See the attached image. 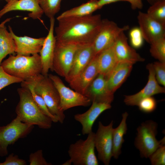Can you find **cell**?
<instances>
[{
	"label": "cell",
	"instance_id": "obj_1",
	"mask_svg": "<svg viewBox=\"0 0 165 165\" xmlns=\"http://www.w3.org/2000/svg\"><path fill=\"white\" fill-rule=\"evenodd\" d=\"M55 29L57 41L79 46L92 44L101 28L100 14L57 20Z\"/></svg>",
	"mask_w": 165,
	"mask_h": 165
},
{
	"label": "cell",
	"instance_id": "obj_2",
	"mask_svg": "<svg viewBox=\"0 0 165 165\" xmlns=\"http://www.w3.org/2000/svg\"><path fill=\"white\" fill-rule=\"evenodd\" d=\"M17 91L20 100L15 108L16 116L24 123L36 125L43 129L50 128L52 120L41 111L29 89L21 86L18 88Z\"/></svg>",
	"mask_w": 165,
	"mask_h": 165
},
{
	"label": "cell",
	"instance_id": "obj_3",
	"mask_svg": "<svg viewBox=\"0 0 165 165\" xmlns=\"http://www.w3.org/2000/svg\"><path fill=\"white\" fill-rule=\"evenodd\" d=\"M0 65L7 74L23 81L42 74V71L40 57L38 54L29 56L10 54Z\"/></svg>",
	"mask_w": 165,
	"mask_h": 165
},
{
	"label": "cell",
	"instance_id": "obj_4",
	"mask_svg": "<svg viewBox=\"0 0 165 165\" xmlns=\"http://www.w3.org/2000/svg\"><path fill=\"white\" fill-rule=\"evenodd\" d=\"M32 83L35 92L45 101L51 113L63 123L65 118L64 112L59 109L60 98L55 86L48 75L42 74L25 80Z\"/></svg>",
	"mask_w": 165,
	"mask_h": 165
},
{
	"label": "cell",
	"instance_id": "obj_5",
	"mask_svg": "<svg viewBox=\"0 0 165 165\" xmlns=\"http://www.w3.org/2000/svg\"><path fill=\"white\" fill-rule=\"evenodd\" d=\"M157 128V123L151 120L142 123L137 128L134 145L142 157L148 158L158 148L165 145L164 137L159 141L156 138Z\"/></svg>",
	"mask_w": 165,
	"mask_h": 165
},
{
	"label": "cell",
	"instance_id": "obj_6",
	"mask_svg": "<svg viewBox=\"0 0 165 165\" xmlns=\"http://www.w3.org/2000/svg\"><path fill=\"white\" fill-rule=\"evenodd\" d=\"M95 133L89 134L85 140L79 139L71 144L68 153L69 159L74 165H98L99 163L95 152Z\"/></svg>",
	"mask_w": 165,
	"mask_h": 165
},
{
	"label": "cell",
	"instance_id": "obj_7",
	"mask_svg": "<svg viewBox=\"0 0 165 165\" xmlns=\"http://www.w3.org/2000/svg\"><path fill=\"white\" fill-rule=\"evenodd\" d=\"M34 127L22 122L17 116L7 125L0 127V156H7L8 146L26 137Z\"/></svg>",
	"mask_w": 165,
	"mask_h": 165
},
{
	"label": "cell",
	"instance_id": "obj_8",
	"mask_svg": "<svg viewBox=\"0 0 165 165\" xmlns=\"http://www.w3.org/2000/svg\"><path fill=\"white\" fill-rule=\"evenodd\" d=\"M58 93L60 98L59 109L63 112L77 106L87 107L91 101L85 95L66 86L58 76L48 74Z\"/></svg>",
	"mask_w": 165,
	"mask_h": 165
},
{
	"label": "cell",
	"instance_id": "obj_9",
	"mask_svg": "<svg viewBox=\"0 0 165 165\" xmlns=\"http://www.w3.org/2000/svg\"><path fill=\"white\" fill-rule=\"evenodd\" d=\"M80 46L56 40L52 71L65 78L69 72L75 53Z\"/></svg>",
	"mask_w": 165,
	"mask_h": 165
},
{
	"label": "cell",
	"instance_id": "obj_10",
	"mask_svg": "<svg viewBox=\"0 0 165 165\" xmlns=\"http://www.w3.org/2000/svg\"><path fill=\"white\" fill-rule=\"evenodd\" d=\"M129 28L128 25L119 27L112 21L102 20L101 28L92 43L94 56L112 46L119 34Z\"/></svg>",
	"mask_w": 165,
	"mask_h": 165
},
{
	"label": "cell",
	"instance_id": "obj_11",
	"mask_svg": "<svg viewBox=\"0 0 165 165\" xmlns=\"http://www.w3.org/2000/svg\"><path fill=\"white\" fill-rule=\"evenodd\" d=\"M113 123L112 120L108 125L105 126L99 121L94 134V145L97 152L98 159L105 165H109L112 157Z\"/></svg>",
	"mask_w": 165,
	"mask_h": 165
},
{
	"label": "cell",
	"instance_id": "obj_12",
	"mask_svg": "<svg viewBox=\"0 0 165 165\" xmlns=\"http://www.w3.org/2000/svg\"><path fill=\"white\" fill-rule=\"evenodd\" d=\"M146 68L149 72L147 83L142 90L137 93L124 96V101L127 105L137 106L139 102L145 98L165 93V87L160 85L156 80L152 63L147 64Z\"/></svg>",
	"mask_w": 165,
	"mask_h": 165
},
{
	"label": "cell",
	"instance_id": "obj_13",
	"mask_svg": "<svg viewBox=\"0 0 165 165\" xmlns=\"http://www.w3.org/2000/svg\"><path fill=\"white\" fill-rule=\"evenodd\" d=\"M137 19L144 40L148 43L150 44L157 39L165 37V26L147 13L139 11Z\"/></svg>",
	"mask_w": 165,
	"mask_h": 165
},
{
	"label": "cell",
	"instance_id": "obj_14",
	"mask_svg": "<svg viewBox=\"0 0 165 165\" xmlns=\"http://www.w3.org/2000/svg\"><path fill=\"white\" fill-rule=\"evenodd\" d=\"M55 19H50L48 34L39 53L42 67V74L47 75L50 70L52 71L53 61L56 39L54 34Z\"/></svg>",
	"mask_w": 165,
	"mask_h": 165
},
{
	"label": "cell",
	"instance_id": "obj_15",
	"mask_svg": "<svg viewBox=\"0 0 165 165\" xmlns=\"http://www.w3.org/2000/svg\"><path fill=\"white\" fill-rule=\"evenodd\" d=\"M92 103L90 108L87 111L74 116L75 119L82 126V133L83 135L88 134L92 131L93 124L98 116L104 111L111 108L110 104L96 102Z\"/></svg>",
	"mask_w": 165,
	"mask_h": 165
},
{
	"label": "cell",
	"instance_id": "obj_16",
	"mask_svg": "<svg viewBox=\"0 0 165 165\" xmlns=\"http://www.w3.org/2000/svg\"><path fill=\"white\" fill-rule=\"evenodd\" d=\"M113 93L109 90L107 78L99 74L89 87L85 95L91 102H104L111 104L114 99Z\"/></svg>",
	"mask_w": 165,
	"mask_h": 165
},
{
	"label": "cell",
	"instance_id": "obj_17",
	"mask_svg": "<svg viewBox=\"0 0 165 165\" xmlns=\"http://www.w3.org/2000/svg\"><path fill=\"white\" fill-rule=\"evenodd\" d=\"M95 56L92 44L80 46L75 54L70 70L65 78L69 83L88 64Z\"/></svg>",
	"mask_w": 165,
	"mask_h": 165
},
{
	"label": "cell",
	"instance_id": "obj_18",
	"mask_svg": "<svg viewBox=\"0 0 165 165\" xmlns=\"http://www.w3.org/2000/svg\"><path fill=\"white\" fill-rule=\"evenodd\" d=\"M97 55L94 56L86 67L69 83L73 90L85 95L89 87L99 74Z\"/></svg>",
	"mask_w": 165,
	"mask_h": 165
},
{
	"label": "cell",
	"instance_id": "obj_19",
	"mask_svg": "<svg viewBox=\"0 0 165 165\" xmlns=\"http://www.w3.org/2000/svg\"><path fill=\"white\" fill-rule=\"evenodd\" d=\"M9 29L14 41L16 55L29 56L39 53L45 37L35 38L26 36H18L14 34L10 26Z\"/></svg>",
	"mask_w": 165,
	"mask_h": 165
},
{
	"label": "cell",
	"instance_id": "obj_20",
	"mask_svg": "<svg viewBox=\"0 0 165 165\" xmlns=\"http://www.w3.org/2000/svg\"><path fill=\"white\" fill-rule=\"evenodd\" d=\"M113 47L118 62H126L134 64L145 60L134 48L129 45L127 38L124 31L122 32L118 35Z\"/></svg>",
	"mask_w": 165,
	"mask_h": 165
},
{
	"label": "cell",
	"instance_id": "obj_21",
	"mask_svg": "<svg viewBox=\"0 0 165 165\" xmlns=\"http://www.w3.org/2000/svg\"><path fill=\"white\" fill-rule=\"evenodd\" d=\"M15 10L29 11V17L33 19L41 20L43 14L38 0H18L7 3L0 10V18L7 13Z\"/></svg>",
	"mask_w": 165,
	"mask_h": 165
},
{
	"label": "cell",
	"instance_id": "obj_22",
	"mask_svg": "<svg viewBox=\"0 0 165 165\" xmlns=\"http://www.w3.org/2000/svg\"><path fill=\"white\" fill-rule=\"evenodd\" d=\"M133 64L126 62H118L107 77L108 88L112 93L115 92L127 79L132 71Z\"/></svg>",
	"mask_w": 165,
	"mask_h": 165
},
{
	"label": "cell",
	"instance_id": "obj_23",
	"mask_svg": "<svg viewBox=\"0 0 165 165\" xmlns=\"http://www.w3.org/2000/svg\"><path fill=\"white\" fill-rule=\"evenodd\" d=\"M113 45L97 55V63L99 74L104 75L106 78L118 62Z\"/></svg>",
	"mask_w": 165,
	"mask_h": 165
},
{
	"label": "cell",
	"instance_id": "obj_24",
	"mask_svg": "<svg viewBox=\"0 0 165 165\" xmlns=\"http://www.w3.org/2000/svg\"><path fill=\"white\" fill-rule=\"evenodd\" d=\"M11 19V18H7L0 24V65L7 55L16 54L14 40L5 26Z\"/></svg>",
	"mask_w": 165,
	"mask_h": 165
},
{
	"label": "cell",
	"instance_id": "obj_25",
	"mask_svg": "<svg viewBox=\"0 0 165 165\" xmlns=\"http://www.w3.org/2000/svg\"><path fill=\"white\" fill-rule=\"evenodd\" d=\"M128 114L127 112L122 115V119L119 125L113 128L112 132V157L118 159L121 153V148L124 142V136L127 133V127L126 123Z\"/></svg>",
	"mask_w": 165,
	"mask_h": 165
},
{
	"label": "cell",
	"instance_id": "obj_26",
	"mask_svg": "<svg viewBox=\"0 0 165 165\" xmlns=\"http://www.w3.org/2000/svg\"><path fill=\"white\" fill-rule=\"evenodd\" d=\"M98 0H90L77 7L67 10L59 16L57 20L71 17H81L92 14L99 9Z\"/></svg>",
	"mask_w": 165,
	"mask_h": 165
},
{
	"label": "cell",
	"instance_id": "obj_27",
	"mask_svg": "<svg viewBox=\"0 0 165 165\" xmlns=\"http://www.w3.org/2000/svg\"><path fill=\"white\" fill-rule=\"evenodd\" d=\"M21 86L26 87L29 89L35 101L44 114L50 117L52 120L53 122L56 123L58 122L56 118L50 112L42 97L35 92L34 85L32 83L28 81H24L21 82Z\"/></svg>",
	"mask_w": 165,
	"mask_h": 165
},
{
	"label": "cell",
	"instance_id": "obj_28",
	"mask_svg": "<svg viewBox=\"0 0 165 165\" xmlns=\"http://www.w3.org/2000/svg\"><path fill=\"white\" fill-rule=\"evenodd\" d=\"M63 0H38L43 13L50 19L54 17L59 11Z\"/></svg>",
	"mask_w": 165,
	"mask_h": 165
},
{
	"label": "cell",
	"instance_id": "obj_29",
	"mask_svg": "<svg viewBox=\"0 0 165 165\" xmlns=\"http://www.w3.org/2000/svg\"><path fill=\"white\" fill-rule=\"evenodd\" d=\"M147 13L165 26V0L158 1L151 5L148 9Z\"/></svg>",
	"mask_w": 165,
	"mask_h": 165
},
{
	"label": "cell",
	"instance_id": "obj_30",
	"mask_svg": "<svg viewBox=\"0 0 165 165\" xmlns=\"http://www.w3.org/2000/svg\"><path fill=\"white\" fill-rule=\"evenodd\" d=\"M150 44L151 56L159 61L165 62V37L156 40Z\"/></svg>",
	"mask_w": 165,
	"mask_h": 165
},
{
	"label": "cell",
	"instance_id": "obj_31",
	"mask_svg": "<svg viewBox=\"0 0 165 165\" xmlns=\"http://www.w3.org/2000/svg\"><path fill=\"white\" fill-rule=\"evenodd\" d=\"M129 37L131 46L134 49L139 48L143 46L144 39L139 28H132L129 32Z\"/></svg>",
	"mask_w": 165,
	"mask_h": 165
},
{
	"label": "cell",
	"instance_id": "obj_32",
	"mask_svg": "<svg viewBox=\"0 0 165 165\" xmlns=\"http://www.w3.org/2000/svg\"><path fill=\"white\" fill-rule=\"evenodd\" d=\"M137 106L139 109L145 113H149L154 111L156 108L157 102L152 96L145 98L141 100Z\"/></svg>",
	"mask_w": 165,
	"mask_h": 165
},
{
	"label": "cell",
	"instance_id": "obj_33",
	"mask_svg": "<svg viewBox=\"0 0 165 165\" xmlns=\"http://www.w3.org/2000/svg\"><path fill=\"white\" fill-rule=\"evenodd\" d=\"M152 165H165V146L158 148L149 157Z\"/></svg>",
	"mask_w": 165,
	"mask_h": 165
},
{
	"label": "cell",
	"instance_id": "obj_34",
	"mask_svg": "<svg viewBox=\"0 0 165 165\" xmlns=\"http://www.w3.org/2000/svg\"><path fill=\"white\" fill-rule=\"evenodd\" d=\"M23 81L21 79L7 74L0 65V90L14 83H21Z\"/></svg>",
	"mask_w": 165,
	"mask_h": 165
},
{
	"label": "cell",
	"instance_id": "obj_35",
	"mask_svg": "<svg viewBox=\"0 0 165 165\" xmlns=\"http://www.w3.org/2000/svg\"><path fill=\"white\" fill-rule=\"evenodd\" d=\"M155 77L158 83L165 86V62L156 61L152 63Z\"/></svg>",
	"mask_w": 165,
	"mask_h": 165
},
{
	"label": "cell",
	"instance_id": "obj_36",
	"mask_svg": "<svg viewBox=\"0 0 165 165\" xmlns=\"http://www.w3.org/2000/svg\"><path fill=\"white\" fill-rule=\"evenodd\" d=\"M28 162L30 165H51L52 163L48 162L44 157L42 150L39 149L29 156Z\"/></svg>",
	"mask_w": 165,
	"mask_h": 165
},
{
	"label": "cell",
	"instance_id": "obj_37",
	"mask_svg": "<svg viewBox=\"0 0 165 165\" xmlns=\"http://www.w3.org/2000/svg\"><path fill=\"white\" fill-rule=\"evenodd\" d=\"M26 161L19 158L18 156L12 153L7 157L5 161L0 163V165H26Z\"/></svg>",
	"mask_w": 165,
	"mask_h": 165
},
{
	"label": "cell",
	"instance_id": "obj_38",
	"mask_svg": "<svg viewBox=\"0 0 165 165\" xmlns=\"http://www.w3.org/2000/svg\"><path fill=\"white\" fill-rule=\"evenodd\" d=\"M143 0H127L131 6V8L133 9H141L142 8L143 4Z\"/></svg>",
	"mask_w": 165,
	"mask_h": 165
},
{
	"label": "cell",
	"instance_id": "obj_39",
	"mask_svg": "<svg viewBox=\"0 0 165 165\" xmlns=\"http://www.w3.org/2000/svg\"><path fill=\"white\" fill-rule=\"evenodd\" d=\"M121 1L128 2L127 0H98L97 5L99 9H100L105 5Z\"/></svg>",
	"mask_w": 165,
	"mask_h": 165
},
{
	"label": "cell",
	"instance_id": "obj_40",
	"mask_svg": "<svg viewBox=\"0 0 165 165\" xmlns=\"http://www.w3.org/2000/svg\"><path fill=\"white\" fill-rule=\"evenodd\" d=\"M151 5L161 0H146Z\"/></svg>",
	"mask_w": 165,
	"mask_h": 165
},
{
	"label": "cell",
	"instance_id": "obj_41",
	"mask_svg": "<svg viewBox=\"0 0 165 165\" xmlns=\"http://www.w3.org/2000/svg\"><path fill=\"white\" fill-rule=\"evenodd\" d=\"M5 0L7 3H8V2H9L18 0Z\"/></svg>",
	"mask_w": 165,
	"mask_h": 165
}]
</instances>
